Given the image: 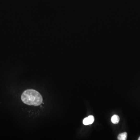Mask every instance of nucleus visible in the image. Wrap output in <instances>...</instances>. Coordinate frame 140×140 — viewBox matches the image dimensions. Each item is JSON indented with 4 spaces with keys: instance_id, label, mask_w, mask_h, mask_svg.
I'll list each match as a JSON object with an SVG mask.
<instances>
[{
    "instance_id": "obj_1",
    "label": "nucleus",
    "mask_w": 140,
    "mask_h": 140,
    "mask_svg": "<svg viewBox=\"0 0 140 140\" xmlns=\"http://www.w3.org/2000/svg\"><path fill=\"white\" fill-rule=\"evenodd\" d=\"M21 99L25 104L35 106L40 105L43 101L42 96L40 93L33 89L25 91L21 95Z\"/></svg>"
},
{
    "instance_id": "obj_2",
    "label": "nucleus",
    "mask_w": 140,
    "mask_h": 140,
    "mask_svg": "<svg viewBox=\"0 0 140 140\" xmlns=\"http://www.w3.org/2000/svg\"><path fill=\"white\" fill-rule=\"evenodd\" d=\"M94 121V117L93 116H89L86 117L83 120V123L85 125H90L93 123Z\"/></svg>"
},
{
    "instance_id": "obj_3",
    "label": "nucleus",
    "mask_w": 140,
    "mask_h": 140,
    "mask_svg": "<svg viewBox=\"0 0 140 140\" xmlns=\"http://www.w3.org/2000/svg\"><path fill=\"white\" fill-rule=\"evenodd\" d=\"M127 134L126 132L121 133L119 134L117 137V139L119 140H127Z\"/></svg>"
},
{
    "instance_id": "obj_4",
    "label": "nucleus",
    "mask_w": 140,
    "mask_h": 140,
    "mask_svg": "<svg viewBox=\"0 0 140 140\" xmlns=\"http://www.w3.org/2000/svg\"><path fill=\"white\" fill-rule=\"evenodd\" d=\"M111 122L113 124H117L120 121V117L117 115H114L111 117Z\"/></svg>"
},
{
    "instance_id": "obj_5",
    "label": "nucleus",
    "mask_w": 140,
    "mask_h": 140,
    "mask_svg": "<svg viewBox=\"0 0 140 140\" xmlns=\"http://www.w3.org/2000/svg\"><path fill=\"white\" fill-rule=\"evenodd\" d=\"M138 140H140V137H139V139H138Z\"/></svg>"
}]
</instances>
